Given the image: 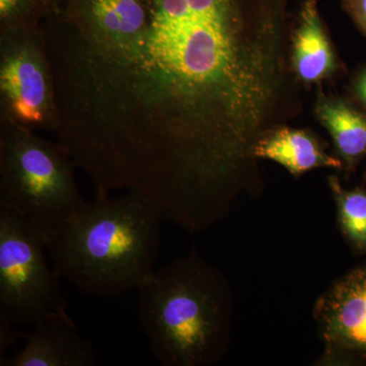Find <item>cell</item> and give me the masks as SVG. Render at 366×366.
<instances>
[{
    "mask_svg": "<svg viewBox=\"0 0 366 366\" xmlns=\"http://www.w3.org/2000/svg\"><path fill=\"white\" fill-rule=\"evenodd\" d=\"M163 220L142 192L95 197L45 232L46 249L60 278L84 295L117 297L155 272Z\"/></svg>",
    "mask_w": 366,
    "mask_h": 366,
    "instance_id": "cell-2",
    "label": "cell"
},
{
    "mask_svg": "<svg viewBox=\"0 0 366 366\" xmlns=\"http://www.w3.org/2000/svg\"><path fill=\"white\" fill-rule=\"evenodd\" d=\"M25 347L0 360V366H92L94 347L67 315L66 310L46 315L26 333Z\"/></svg>",
    "mask_w": 366,
    "mask_h": 366,
    "instance_id": "cell-8",
    "label": "cell"
},
{
    "mask_svg": "<svg viewBox=\"0 0 366 366\" xmlns=\"http://www.w3.org/2000/svg\"><path fill=\"white\" fill-rule=\"evenodd\" d=\"M60 146L95 197L203 233L264 189L254 147L302 112L290 0H64L43 21Z\"/></svg>",
    "mask_w": 366,
    "mask_h": 366,
    "instance_id": "cell-1",
    "label": "cell"
},
{
    "mask_svg": "<svg viewBox=\"0 0 366 366\" xmlns=\"http://www.w3.org/2000/svg\"><path fill=\"white\" fill-rule=\"evenodd\" d=\"M51 1L53 2V4H54L55 7H56L60 6L64 0H51Z\"/></svg>",
    "mask_w": 366,
    "mask_h": 366,
    "instance_id": "cell-17",
    "label": "cell"
},
{
    "mask_svg": "<svg viewBox=\"0 0 366 366\" xmlns=\"http://www.w3.org/2000/svg\"><path fill=\"white\" fill-rule=\"evenodd\" d=\"M254 156L278 163L295 177L317 168L343 170V164L330 155L319 137L308 129L282 125L257 142Z\"/></svg>",
    "mask_w": 366,
    "mask_h": 366,
    "instance_id": "cell-11",
    "label": "cell"
},
{
    "mask_svg": "<svg viewBox=\"0 0 366 366\" xmlns=\"http://www.w3.org/2000/svg\"><path fill=\"white\" fill-rule=\"evenodd\" d=\"M54 7L51 0H0V31L42 25Z\"/></svg>",
    "mask_w": 366,
    "mask_h": 366,
    "instance_id": "cell-13",
    "label": "cell"
},
{
    "mask_svg": "<svg viewBox=\"0 0 366 366\" xmlns=\"http://www.w3.org/2000/svg\"><path fill=\"white\" fill-rule=\"evenodd\" d=\"M137 291L139 325L159 365L209 366L224 360L232 335V289L196 247L155 269Z\"/></svg>",
    "mask_w": 366,
    "mask_h": 366,
    "instance_id": "cell-3",
    "label": "cell"
},
{
    "mask_svg": "<svg viewBox=\"0 0 366 366\" xmlns=\"http://www.w3.org/2000/svg\"><path fill=\"white\" fill-rule=\"evenodd\" d=\"M14 324L6 317H0V360L4 357L7 349L16 345L19 340H25L26 333L14 331Z\"/></svg>",
    "mask_w": 366,
    "mask_h": 366,
    "instance_id": "cell-15",
    "label": "cell"
},
{
    "mask_svg": "<svg viewBox=\"0 0 366 366\" xmlns=\"http://www.w3.org/2000/svg\"><path fill=\"white\" fill-rule=\"evenodd\" d=\"M76 167L59 142L0 124V204L30 219L45 232L86 202L74 178Z\"/></svg>",
    "mask_w": 366,
    "mask_h": 366,
    "instance_id": "cell-4",
    "label": "cell"
},
{
    "mask_svg": "<svg viewBox=\"0 0 366 366\" xmlns=\"http://www.w3.org/2000/svg\"><path fill=\"white\" fill-rule=\"evenodd\" d=\"M290 61L293 74L302 86H320L340 74L341 60L317 0H300L291 34Z\"/></svg>",
    "mask_w": 366,
    "mask_h": 366,
    "instance_id": "cell-9",
    "label": "cell"
},
{
    "mask_svg": "<svg viewBox=\"0 0 366 366\" xmlns=\"http://www.w3.org/2000/svg\"><path fill=\"white\" fill-rule=\"evenodd\" d=\"M342 235L355 254H366V189H345L336 175L327 177Z\"/></svg>",
    "mask_w": 366,
    "mask_h": 366,
    "instance_id": "cell-12",
    "label": "cell"
},
{
    "mask_svg": "<svg viewBox=\"0 0 366 366\" xmlns=\"http://www.w3.org/2000/svg\"><path fill=\"white\" fill-rule=\"evenodd\" d=\"M0 124L59 131L54 76L42 25L0 31Z\"/></svg>",
    "mask_w": 366,
    "mask_h": 366,
    "instance_id": "cell-6",
    "label": "cell"
},
{
    "mask_svg": "<svg viewBox=\"0 0 366 366\" xmlns=\"http://www.w3.org/2000/svg\"><path fill=\"white\" fill-rule=\"evenodd\" d=\"M315 117L333 139L335 154L351 174L366 160V112L352 99L317 92Z\"/></svg>",
    "mask_w": 366,
    "mask_h": 366,
    "instance_id": "cell-10",
    "label": "cell"
},
{
    "mask_svg": "<svg viewBox=\"0 0 366 366\" xmlns=\"http://www.w3.org/2000/svg\"><path fill=\"white\" fill-rule=\"evenodd\" d=\"M324 365L366 361V264L337 279L315 302Z\"/></svg>",
    "mask_w": 366,
    "mask_h": 366,
    "instance_id": "cell-7",
    "label": "cell"
},
{
    "mask_svg": "<svg viewBox=\"0 0 366 366\" xmlns=\"http://www.w3.org/2000/svg\"><path fill=\"white\" fill-rule=\"evenodd\" d=\"M344 13L366 37V0H338Z\"/></svg>",
    "mask_w": 366,
    "mask_h": 366,
    "instance_id": "cell-14",
    "label": "cell"
},
{
    "mask_svg": "<svg viewBox=\"0 0 366 366\" xmlns=\"http://www.w3.org/2000/svg\"><path fill=\"white\" fill-rule=\"evenodd\" d=\"M349 89L351 99L366 112V64L354 72Z\"/></svg>",
    "mask_w": 366,
    "mask_h": 366,
    "instance_id": "cell-16",
    "label": "cell"
},
{
    "mask_svg": "<svg viewBox=\"0 0 366 366\" xmlns=\"http://www.w3.org/2000/svg\"><path fill=\"white\" fill-rule=\"evenodd\" d=\"M45 230L0 204V317L14 325L35 324L66 310L60 277L46 262Z\"/></svg>",
    "mask_w": 366,
    "mask_h": 366,
    "instance_id": "cell-5",
    "label": "cell"
}]
</instances>
